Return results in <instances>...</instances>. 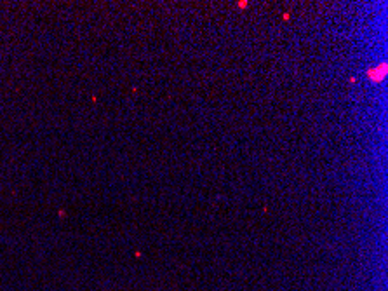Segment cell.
<instances>
[{
	"instance_id": "1",
	"label": "cell",
	"mask_w": 388,
	"mask_h": 291,
	"mask_svg": "<svg viewBox=\"0 0 388 291\" xmlns=\"http://www.w3.org/2000/svg\"><path fill=\"white\" fill-rule=\"evenodd\" d=\"M385 70H386V65L383 63L381 66H380V72H378V68L376 70H369V77H371V80H381L383 75H385Z\"/></svg>"
}]
</instances>
